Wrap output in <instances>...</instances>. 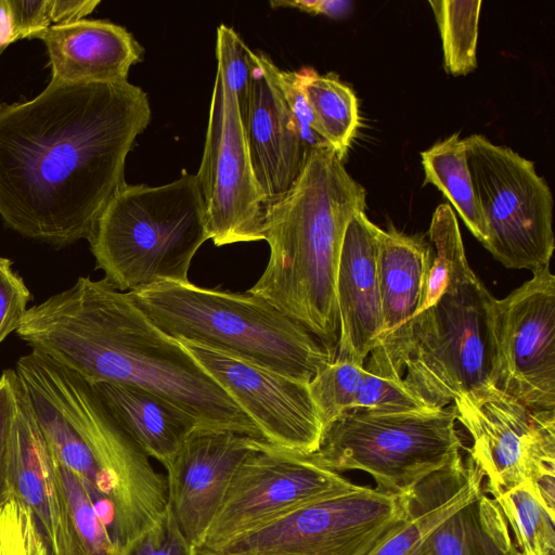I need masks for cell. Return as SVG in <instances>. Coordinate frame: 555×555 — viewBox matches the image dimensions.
<instances>
[{
    "label": "cell",
    "mask_w": 555,
    "mask_h": 555,
    "mask_svg": "<svg viewBox=\"0 0 555 555\" xmlns=\"http://www.w3.org/2000/svg\"><path fill=\"white\" fill-rule=\"evenodd\" d=\"M151 118L147 94L128 80H51L33 100L1 104L3 222L56 247L89 241Z\"/></svg>",
    "instance_id": "1"
},
{
    "label": "cell",
    "mask_w": 555,
    "mask_h": 555,
    "mask_svg": "<svg viewBox=\"0 0 555 555\" xmlns=\"http://www.w3.org/2000/svg\"><path fill=\"white\" fill-rule=\"evenodd\" d=\"M15 333L33 350L91 384L135 386L175 404L204 427L264 441L184 346L104 279L80 276L69 288L28 308Z\"/></svg>",
    "instance_id": "2"
},
{
    "label": "cell",
    "mask_w": 555,
    "mask_h": 555,
    "mask_svg": "<svg viewBox=\"0 0 555 555\" xmlns=\"http://www.w3.org/2000/svg\"><path fill=\"white\" fill-rule=\"evenodd\" d=\"M366 191L327 144L309 150L291 190L266 207L262 237L268 264L249 293L304 326L334 357L339 337L336 274L350 219Z\"/></svg>",
    "instance_id": "3"
},
{
    "label": "cell",
    "mask_w": 555,
    "mask_h": 555,
    "mask_svg": "<svg viewBox=\"0 0 555 555\" xmlns=\"http://www.w3.org/2000/svg\"><path fill=\"white\" fill-rule=\"evenodd\" d=\"M493 301L472 271L382 339L364 369L402 383L430 409L496 388Z\"/></svg>",
    "instance_id": "4"
},
{
    "label": "cell",
    "mask_w": 555,
    "mask_h": 555,
    "mask_svg": "<svg viewBox=\"0 0 555 555\" xmlns=\"http://www.w3.org/2000/svg\"><path fill=\"white\" fill-rule=\"evenodd\" d=\"M162 332L295 380L309 382L335 357L304 326L264 298L160 281L126 292Z\"/></svg>",
    "instance_id": "5"
},
{
    "label": "cell",
    "mask_w": 555,
    "mask_h": 555,
    "mask_svg": "<svg viewBox=\"0 0 555 555\" xmlns=\"http://www.w3.org/2000/svg\"><path fill=\"white\" fill-rule=\"evenodd\" d=\"M208 238L195 175L158 186L124 184L98 218L90 249L104 280L120 292L160 281L186 282Z\"/></svg>",
    "instance_id": "6"
},
{
    "label": "cell",
    "mask_w": 555,
    "mask_h": 555,
    "mask_svg": "<svg viewBox=\"0 0 555 555\" xmlns=\"http://www.w3.org/2000/svg\"><path fill=\"white\" fill-rule=\"evenodd\" d=\"M453 405L405 412L353 410L323 430L305 456L334 472L362 470L376 487L406 495L429 475L462 457Z\"/></svg>",
    "instance_id": "7"
},
{
    "label": "cell",
    "mask_w": 555,
    "mask_h": 555,
    "mask_svg": "<svg viewBox=\"0 0 555 555\" xmlns=\"http://www.w3.org/2000/svg\"><path fill=\"white\" fill-rule=\"evenodd\" d=\"M15 370L35 378L83 437L116 491L117 547L126 555L167 508L166 476L120 425L94 386L76 372L33 350Z\"/></svg>",
    "instance_id": "8"
},
{
    "label": "cell",
    "mask_w": 555,
    "mask_h": 555,
    "mask_svg": "<svg viewBox=\"0 0 555 555\" xmlns=\"http://www.w3.org/2000/svg\"><path fill=\"white\" fill-rule=\"evenodd\" d=\"M474 192L487 229L485 248L505 268L532 273L555 248L553 196L531 160L481 134L463 139Z\"/></svg>",
    "instance_id": "9"
},
{
    "label": "cell",
    "mask_w": 555,
    "mask_h": 555,
    "mask_svg": "<svg viewBox=\"0 0 555 555\" xmlns=\"http://www.w3.org/2000/svg\"><path fill=\"white\" fill-rule=\"evenodd\" d=\"M405 495L377 487L320 500L194 555H372L403 524Z\"/></svg>",
    "instance_id": "10"
},
{
    "label": "cell",
    "mask_w": 555,
    "mask_h": 555,
    "mask_svg": "<svg viewBox=\"0 0 555 555\" xmlns=\"http://www.w3.org/2000/svg\"><path fill=\"white\" fill-rule=\"evenodd\" d=\"M468 449L493 496L530 485L555 509V411H534L498 388L453 401Z\"/></svg>",
    "instance_id": "11"
},
{
    "label": "cell",
    "mask_w": 555,
    "mask_h": 555,
    "mask_svg": "<svg viewBox=\"0 0 555 555\" xmlns=\"http://www.w3.org/2000/svg\"><path fill=\"white\" fill-rule=\"evenodd\" d=\"M216 246L263 241V199L235 95L216 73L202 162L195 173Z\"/></svg>",
    "instance_id": "12"
},
{
    "label": "cell",
    "mask_w": 555,
    "mask_h": 555,
    "mask_svg": "<svg viewBox=\"0 0 555 555\" xmlns=\"http://www.w3.org/2000/svg\"><path fill=\"white\" fill-rule=\"evenodd\" d=\"M362 487L305 456L266 442L236 469L197 548L218 547L297 507Z\"/></svg>",
    "instance_id": "13"
},
{
    "label": "cell",
    "mask_w": 555,
    "mask_h": 555,
    "mask_svg": "<svg viewBox=\"0 0 555 555\" xmlns=\"http://www.w3.org/2000/svg\"><path fill=\"white\" fill-rule=\"evenodd\" d=\"M496 384L534 411H555V276L550 266L494 298Z\"/></svg>",
    "instance_id": "14"
},
{
    "label": "cell",
    "mask_w": 555,
    "mask_h": 555,
    "mask_svg": "<svg viewBox=\"0 0 555 555\" xmlns=\"http://www.w3.org/2000/svg\"><path fill=\"white\" fill-rule=\"evenodd\" d=\"M178 341L253 421L267 443L300 456L319 448L323 427L308 384L205 346Z\"/></svg>",
    "instance_id": "15"
},
{
    "label": "cell",
    "mask_w": 555,
    "mask_h": 555,
    "mask_svg": "<svg viewBox=\"0 0 555 555\" xmlns=\"http://www.w3.org/2000/svg\"><path fill=\"white\" fill-rule=\"evenodd\" d=\"M264 443L232 430L198 426L165 467L168 507L193 550L203 543L238 466Z\"/></svg>",
    "instance_id": "16"
},
{
    "label": "cell",
    "mask_w": 555,
    "mask_h": 555,
    "mask_svg": "<svg viewBox=\"0 0 555 555\" xmlns=\"http://www.w3.org/2000/svg\"><path fill=\"white\" fill-rule=\"evenodd\" d=\"M248 107L243 120L250 160L264 207L294 185L308 150L279 82L280 68L262 52L251 53Z\"/></svg>",
    "instance_id": "17"
},
{
    "label": "cell",
    "mask_w": 555,
    "mask_h": 555,
    "mask_svg": "<svg viewBox=\"0 0 555 555\" xmlns=\"http://www.w3.org/2000/svg\"><path fill=\"white\" fill-rule=\"evenodd\" d=\"M379 230L365 211L350 219L336 274L339 337L335 360L361 366L376 347L383 330L377 274Z\"/></svg>",
    "instance_id": "18"
},
{
    "label": "cell",
    "mask_w": 555,
    "mask_h": 555,
    "mask_svg": "<svg viewBox=\"0 0 555 555\" xmlns=\"http://www.w3.org/2000/svg\"><path fill=\"white\" fill-rule=\"evenodd\" d=\"M33 38L46 44L51 80L66 83L127 81L144 52L125 27L102 20L54 25Z\"/></svg>",
    "instance_id": "19"
},
{
    "label": "cell",
    "mask_w": 555,
    "mask_h": 555,
    "mask_svg": "<svg viewBox=\"0 0 555 555\" xmlns=\"http://www.w3.org/2000/svg\"><path fill=\"white\" fill-rule=\"evenodd\" d=\"M15 395L16 410L10 460L11 494L31 512L52 555H59L62 516L54 456L35 420L17 374Z\"/></svg>",
    "instance_id": "20"
},
{
    "label": "cell",
    "mask_w": 555,
    "mask_h": 555,
    "mask_svg": "<svg viewBox=\"0 0 555 555\" xmlns=\"http://www.w3.org/2000/svg\"><path fill=\"white\" fill-rule=\"evenodd\" d=\"M485 478L472 456L429 475L406 495L403 524L372 555H421L428 534L475 499Z\"/></svg>",
    "instance_id": "21"
},
{
    "label": "cell",
    "mask_w": 555,
    "mask_h": 555,
    "mask_svg": "<svg viewBox=\"0 0 555 555\" xmlns=\"http://www.w3.org/2000/svg\"><path fill=\"white\" fill-rule=\"evenodd\" d=\"M92 385L131 438L164 467L188 435L202 426L175 404L145 389L117 383Z\"/></svg>",
    "instance_id": "22"
},
{
    "label": "cell",
    "mask_w": 555,
    "mask_h": 555,
    "mask_svg": "<svg viewBox=\"0 0 555 555\" xmlns=\"http://www.w3.org/2000/svg\"><path fill=\"white\" fill-rule=\"evenodd\" d=\"M430 259V244L422 236L406 235L393 227L379 230L377 274L383 330L378 343L421 309Z\"/></svg>",
    "instance_id": "23"
},
{
    "label": "cell",
    "mask_w": 555,
    "mask_h": 555,
    "mask_svg": "<svg viewBox=\"0 0 555 555\" xmlns=\"http://www.w3.org/2000/svg\"><path fill=\"white\" fill-rule=\"evenodd\" d=\"M421 555H520L496 501L482 490L441 522Z\"/></svg>",
    "instance_id": "24"
},
{
    "label": "cell",
    "mask_w": 555,
    "mask_h": 555,
    "mask_svg": "<svg viewBox=\"0 0 555 555\" xmlns=\"http://www.w3.org/2000/svg\"><path fill=\"white\" fill-rule=\"evenodd\" d=\"M424 183L448 198L472 234L485 246L487 229L467 165L466 145L455 132L421 153Z\"/></svg>",
    "instance_id": "25"
},
{
    "label": "cell",
    "mask_w": 555,
    "mask_h": 555,
    "mask_svg": "<svg viewBox=\"0 0 555 555\" xmlns=\"http://www.w3.org/2000/svg\"><path fill=\"white\" fill-rule=\"evenodd\" d=\"M318 122L320 137L343 162L359 125L358 100L334 74L320 75L312 67L295 70Z\"/></svg>",
    "instance_id": "26"
},
{
    "label": "cell",
    "mask_w": 555,
    "mask_h": 555,
    "mask_svg": "<svg viewBox=\"0 0 555 555\" xmlns=\"http://www.w3.org/2000/svg\"><path fill=\"white\" fill-rule=\"evenodd\" d=\"M54 468L62 516L59 555H120L82 480L55 457Z\"/></svg>",
    "instance_id": "27"
},
{
    "label": "cell",
    "mask_w": 555,
    "mask_h": 555,
    "mask_svg": "<svg viewBox=\"0 0 555 555\" xmlns=\"http://www.w3.org/2000/svg\"><path fill=\"white\" fill-rule=\"evenodd\" d=\"M501 507L520 555H555V509L528 483L492 496Z\"/></svg>",
    "instance_id": "28"
},
{
    "label": "cell",
    "mask_w": 555,
    "mask_h": 555,
    "mask_svg": "<svg viewBox=\"0 0 555 555\" xmlns=\"http://www.w3.org/2000/svg\"><path fill=\"white\" fill-rule=\"evenodd\" d=\"M431 259L418 312L431 306L453 282L473 271L466 258L457 219L449 204H440L428 230Z\"/></svg>",
    "instance_id": "29"
},
{
    "label": "cell",
    "mask_w": 555,
    "mask_h": 555,
    "mask_svg": "<svg viewBox=\"0 0 555 555\" xmlns=\"http://www.w3.org/2000/svg\"><path fill=\"white\" fill-rule=\"evenodd\" d=\"M480 0H434L429 5L440 33L446 72L464 76L477 67Z\"/></svg>",
    "instance_id": "30"
},
{
    "label": "cell",
    "mask_w": 555,
    "mask_h": 555,
    "mask_svg": "<svg viewBox=\"0 0 555 555\" xmlns=\"http://www.w3.org/2000/svg\"><path fill=\"white\" fill-rule=\"evenodd\" d=\"M363 376V366L334 360L309 382V392L323 430L356 410Z\"/></svg>",
    "instance_id": "31"
},
{
    "label": "cell",
    "mask_w": 555,
    "mask_h": 555,
    "mask_svg": "<svg viewBox=\"0 0 555 555\" xmlns=\"http://www.w3.org/2000/svg\"><path fill=\"white\" fill-rule=\"evenodd\" d=\"M253 51L241 36L230 26L220 24L217 28L216 57L217 72L220 73L227 88L236 98L242 120L248 107Z\"/></svg>",
    "instance_id": "32"
},
{
    "label": "cell",
    "mask_w": 555,
    "mask_h": 555,
    "mask_svg": "<svg viewBox=\"0 0 555 555\" xmlns=\"http://www.w3.org/2000/svg\"><path fill=\"white\" fill-rule=\"evenodd\" d=\"M0 555H52L34 515L13 495L0 505Z\"/></svg>",
    "instance_id": "33"
},
{
    "label": "cell",
    "mask_w": 555,
    "mask_h": 555,
    "mask_svg": "<svg viewBox=\"0 0 555 555\" xmlns=\"http://www.w3.org/2000/svg\"><path fill=\"white\" fill-rule=\"evenodd\" d=\"M423 409L430 408L414 397L402 383L376 375L364 369L356 410L405 412Z\"/></svg>",
    "instance_id": "34"
},
{
    "label": "cell",
    "mask_w": 555,
    "mask_h": 555,
    "mask_svg": "<svg viewBox=\"0 0 555 555\" xmlns=\"http://www.w3.org/2000/svg\"><path fill=\"white\" fill-rule=\"evenodd\" d=\"M33 296L12 260L0 256V343L15 332Z\"/></svg>",
    "instance_id": "35"
},
{
    "label": "cell",
    "mask_w": 555,
    "mask_h": 555,
    "mask_svg": "<svg viewBox=\"0 0 555 555\" xmlns=\"http://www.w3.org/2000/svg\"><path fill=\"white\" fill-rule=\"evenodd\" d=\"M15 377L13 369L4 370L0 376V505L12 495L10 460L16 410Z\"/></svg>",
    "instance_id": "36"
},
{
    "label": "cell",
    "mask_w": 555,
    "mask_h": 555,
    "mask_svg": "<svg viewBox=\"0 0 555 555\" xmlns=\"http://www.w3.org/2000/svg\"><path fill=\"white\" fill-rule=\"evenodd\" d=\"M126 555H194L168 507Z\"/></svg>",
    "instance_id": "37"
},
{
    "label": "cell",
    "mask_w": 555,
    "mask_h": 555,
    "mask_svg": "<svg viewBox=\"0 0 555 555\" xmlns=\"http://www.w3.org/2000/svg\"><path fill=\"white\" fill-rule=\"evenodd\" d=\"M279 82L308 152L317 145L327 144L320 137L318 122L295 72L280 68Z\"/></svg>",
    "instance_id": "38"
},
{
    "label": "cell",
    "mask_w": 555,
    "mask_h": 555,
    "mask_svg": "<svg viewBox=\"0 0 555 555\" xmlns=\"http://www.w3.org/2000/svg\"><path fill=\"white\" fill-rule=\"evenodd\" d=\"M7 5L14 41L51 27L49 0H7Z\"/></svg>",
    "instance_id": "39"
},
{
    "label": "cell",
    "mask_w": 555,
    "mask_h": 555,
    "mask_svg": "<svg viewBox=\"0 0 555 555\" xmlns=\"http://www.w3.org/2000/svg\"><path fill=\"white\" fill-rule=\"evenodd\" d=\"M270 5L274 9L293 8L310 14L341 18L351 12L353 2L349 0H276L271 1Z\"/></svg>",
    "instance_id": "40"
},
{
    "label": "cell",
    "mask_w": 555,
    "mask_h": 555,
    "mask_svg": "<svg viewBox=\"0 0 555 555\" xmlns=\"http://www.w3.org/2000/svg\"><path fill=\"white\" fill-rule=\"evenodd\" d=\"M99 4V0H49L51 26L83 20V17L89 15Z\"/></svg>",
    "instance_id": "41"
},
{
    "label": "cell",
    "mask_w": 555,
    "mask_h": 555,
    "mask_svg": "<svg viewBox=\"0 0 555 555\" xmlns=\"http://www.w3.org/2000/svg\"><path fill=\"white\" fill-rule=\"evenodd\" d=\"M12 42L14 39L9 22L7 0H0V55Z\"/></svg>",
    "instance_id": "42"
}]
</instances>
